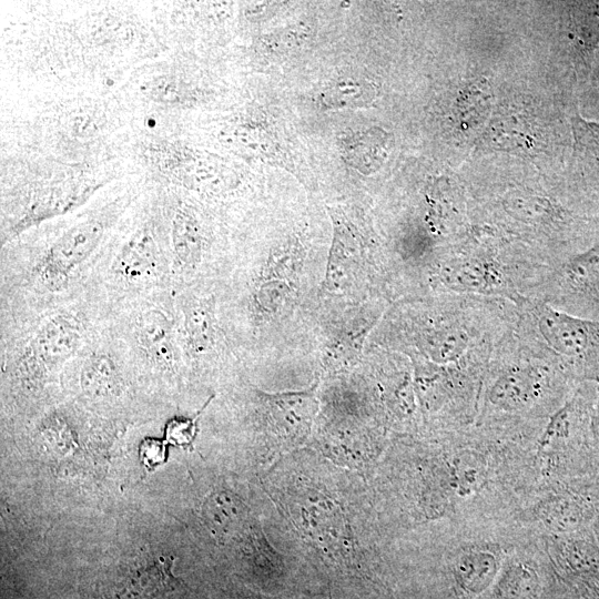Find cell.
<instances>
[{
  "label": "cell",
  "instance_id": "10",
  "mask_svg": "<svg viewBox=\"0 0 599 599\" xmlns=\"http://www.w3.org/2000/svg\"><path fill=\"white\" fill-rule=\"evenodd\" d=\"M183 333L189 348L200 352L212 339V315L202 303L189 304L183 313Z\"/></svg>",
  "mask_w": 599,
  "mask_h": 599
},
{
  "label": "cell",
  "instance_id": "12",
  "mask_svg": "<svg viewBox=\"0 0 599 599\" xmlns=\"http://www.w3.org/2000/svg\"><path fill=\"white\" fill-rule=\"evenodd\" d=\"M196 420L197 416L195 418H172L165 426L166 441L177 446L191 445L196 435Z\"/></svg>",
  "mask_w": 599,
  "mask_h": 599
},
{
  "label": "cell",
  "instance_id": "2",
  "mask_svg": "<svg viewBox=\"0 0 599 599\" xmlns=\"http://www.w3.org/2000/svg\"><path fill=\"white\" fill-rule=\"evenodd\" d=\"M106 231L102 217L82 220L58 236L33 268L37 284L47 292L67 288L81 265L93 254Z\"/></svg>",
  "mask_w": 599,
  "mask_h": 599
},
{
  "label": "cell",
  "instance_id": "4",
  "mask_svg": "<svg viewBox=\"0 0 599 599\" xmlns=\"http://www.w3.org/2000/svg\"><path fill=\"white\" fill-rule=\"evenodd\" d=\"M112 271L126 286L140 287L154 282L161 272V256L153 235L148 230L134 233L115 256Z\"/></svg>",
  "mask_w": 599,
  "mask_h": 599
},
{
  "label": "cell",
  "instance_id": "5",
  "mask_svg": "<svg viewBox=\"0 0 599 599\" xmlns=\"http://www.w3.org/2000/svg\"><path fill=\"white\" fill-rule=\"evenodd\" d=\"M139 348L145 357L163 368H173L176 362L174 326L172 318L162 309H142L134 322Z\"/></svg>",
  "mask_w": 599,
  "mask_h": 599
},
{
  "label": "cell",
  "instance_id": "6",
  "mask_svg": "<svg viewBox=\"0 0 599 599\" xmlns=\"http://www.w3.org/2000/svg\"><path fill=\"white\" fill-rule=\"evenodd\" d=\"M171 557L135 564L119 583L115 599H153L173 590L176 579L171 573Z\"/></svg>",
  "mask_w": 599,
  "mask_h": 599
},
{
  "label": "cell",
  "instance_id": "14",
  "mask_svg": "<svg viewBox=\"0 0 599 599\" xmlns=\"http://www.w3.org/2000/svg\"><path fill=\"white\" fill-rule=\"evenodd\" d=\"M243 599H274V598H266L262 596L250 595V596H245Z\"/></svg>",
  "mask_w": 599,
  "mask_h": 599
},
{
  "label": "cell",
  "instance_id": "3",
  "mask_svg": "<svg viewBox=\"0 0 599 599\" xmlns=\"http://www.w3.org/2000/svg\"><path fill=\"white\" fill-rule=\"evenodd\" d=\"M84 326L70 312H57L44 317L27 341L20 363L37 375L57 370L79 348Z\"/></svg>",
  "mask_w": 599,
  "mask_h": 599
},
{
  "label": "cell",
  "instance_id": "9",
  "mask_svg": "<svg viewBox=\"0 0 599 599\" xmlns=\"http://www.w3.org/2000/svg\"><path fill=\"white\" fill-rule=\"evenodd\" d=\"M81 363L80 380L84 390L101 396L113 393L120 386V367L110 353L94 351Z\"/></svg>",
  "mask_w": 599,
  "mask_h": 599
},
{
  "label": "cell",
  "instance_id": "13",
  "mask_svg": "<svg viewBox=\"0 0 599 599\" xmlns=\"http://www.w3.org/2000/svg\"><path fill=\"white\" fill-rule=\"evenodd\" d=\"M458 484L463 487H471L480 477V461L477 457L461 456L458 459Z\"/></svg>",
  "mask_w": 599,
  "mask_h": 599
},
{
  "label": "cell",
  "instance_id": "1",
  "mask_svg": "<svg viewBox=\"0 0 599 599\" xmlns=\"http://www.w3.org/2000/svg\"><path fill=\"white\" fill-rule=\"evenodd\" d=\"M529 325L531 337L526 342L539 348L557 363H599V323L568 315L538 298H527L517 305ZM525 329V328H524Z\"/></svg>",
  "mask_w": 599,
  "mask_h": 599
},
{
  "label": "cell",
  "instance_id": "8",
  "mask_svg": "<svg viewBox=\"0 0 599 599\" xmlns=\"http://www.w3.org/2000/svg\"><path fill=\"white\" fill-rule=\"evenodd\" d=\"M202 233L193 211L185 205L180 206L172 220L173 262L180 270L195 266L202 252Z\"/></svg>",
  "mask_w": 599,
  "mask_h": 599
},
{
  "label": "cell",
  "instance_id": "11",
  "mask_svg": "<svg viewBox=\"0 0 599 599\" xmlns=\"http://www.w3.org/2000/svg\"><path fill=\"white\" fill-rule=\"evenodd\" d=\"M572 131L577 150L599 160V123L576 116L572 120Z\"/></svg>",
  "mask_w": 599,
  "mask_h": 599
},
{
  "label": "cell",
  "instance_id": "7",
  "mask_svg": "<svg viewBox=\"0 0 599 599\" xmlns=\"http://www.w3.org/2000/svg\"><path fill=\"white\" fill-rule=\"evenodd\" d=\"M451 572L455 587L465 599H476L491 587L494 593L501 576L497 578L498 559L483 550L469 551L458 557Z\"/></svg>",
  "mask_w": 599,
  "mask_h": 599
}]
</instances>
